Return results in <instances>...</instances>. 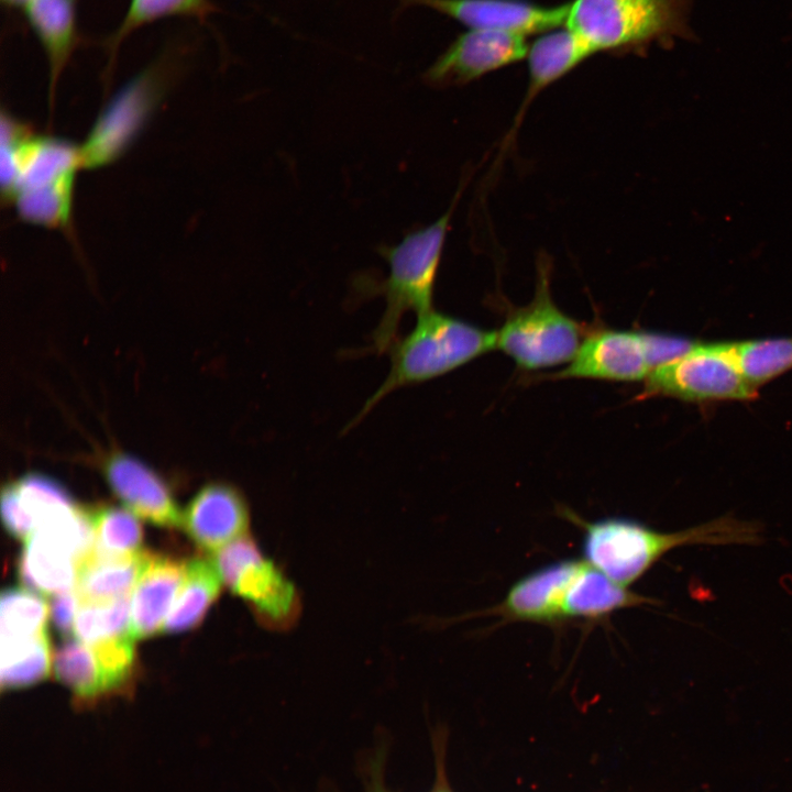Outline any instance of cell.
I'll return each instance as SVG.
<instances>
[{
  "label": "cell",
  "mask_w": 792,
  "mask_h": 792,
  "mask_svg": "<svg viewBox=\"0 0 792 792\" xmlns=\"http://www.w3.org/2000/svg\"><path fill=\"white\" fill-rule=\"evenodd\" d=\"M79 605L80 600L75 590L54 595L50 614L54 627L63 637H68L74 632Z\"/></svg>",
  "instance_id": "34"
},
{
  "label": "cell",
  "mask_w": 792,
  "mask_h": 792,
  "mask_svg": "<svg viewBox=\"0 0 792 792\" xmlns=\"http://www.w3.org/2000/svg\"><path fill=\"white\" fill-rule=\"evenodd\" d=\"M652 371L690 352L696 343L672 334L644 331ZM651 371V372H652Z\"/></svg>",
  "instance_id": "32"
},
{
  "label": "cell",
  "mask_w": 792,
  "mask_h": 792,
  "mask_svg": "<svg viewBox=\"0 0 792 792\" xmlns=\"http://www.w3.org/2000/svg\"><path fill=\"white\" fill-rule=\"evenodd\" d=\"M653 603L654 600L615 583L584 560L568 590L563 614L564 620L597 622L620 609Z\"/></svg>",
  "instance_id": "16"
},
{
  "label": "cell",
  "mask_w": 792,
  "mask_h": 792,
  "mask_svg": "<svg viewBox=\"0 0 792 792\" xmlns=\"http://www.w3.org/2000/svg\"><path fill=\"white\" fill-rule=\"evenodd\" d=\"M651 371L644 331L601 327L586 332L573 359L553 378L639 382Z\"/></svg>",
  "instance_id": "10"
},
{
  "label": "cell",
  "mask_w": 792,
  "mask_h": 792,
  "mask_svg": "<svg viewBox=\"0 0 792 792\" xmlns=\"http://www.w3.org/2000/svg\"><path fill=\"white\" fill-rule=\"evenodd\" d=\"M729 345L739 371L754 387L792 367V339H760Z\"/></svg>",
  "instance_id": "28"
},
{
  "label": "cell",
  "mask_w": 792,
  "mask_h": 792,
  "mask_svg": "<svg viewBox=\"0 0 792 792\" xmlns=\"http://www.w3.org/2000/svg\"><path fill=\"white\" fill-rule=\"evenodd\" d=\"M148 552L119 559L92 553L78 564L75 591L80 603H101L130 595L143 571Z\"/></svg>",
  "instance_id": "20"
},
{
  "label": "cell",
  "mask_w": 792,
  "mask_h": 792,
  "mask_svg": "<svg viewBox=\"0 0 792 792\" xmlns=\"http://www.w3.org/2000/svg\"><path fill=\"white\" fill-rule=\"evenodd\" d=\"M430 792H451L448 784L443 780V773L438 774V782Z\"/></svg>",
  "instance_id": "35"
},
{
  "label": "cell",
  "mask_w": 792,
  "mask_h": 792,
  "mask_svg": "<svg viewBox=\"0 0 792 792\" xmlns=\"http://www.w3.org/2000/svg\"><path fill=\"white\" fill-rule=\"evenodd\" d=\"M528 48L526 36L518 33L468 30L438 56L425 72L424 80L440 88L465 85L522 61Z\"/></svg>",
  "instance_id": "9"
},
{
  "label": "cell",
  "mask_w": 792,
  "mask_h": 792,
  "mask_svg": "<svg viewBox=\"0 0 792 792\" xmlns=\"http://www.w3.org/2000/svg\"><path fill=\"white\" fill-rule=\"evenodd\" d=\"M166 81V73L153 67L112 98L80 146L81 167L108 165L129 148L163 97Z\"/></svg>",
  "instance_id": "8"
},
{
  "label": "cell",
  "mask_w": 792,
  "mask_h": 792,
  "mask_svg": "<svg viewBox=\"0 0 792 792\" xmlns=\"http://www.w3.org/2000/svg\"><path fill=\"white\" fill-rule=\"evenodd\" d=\"M74 177L18 191L13 196L20 217L31 223L66 227L70 219Z\"/></svg>",
  "instance_id": "29"
},
{
  "label": "cell",
  "mask_w": 792,
  "mask_h": 792,
  "mask_svg": "<svg viewBox=\"0 0 792 792\" xmlns=\"http://www.w3.org/2000/svg\"><path fill=\"white\" fill-rule=\"evenodd\" d=\"M424 6L460 22L469 30H493L521 35L544 33L565 25L569 2L546 7L527 0H399Z\"/></svg>",
  "instance_id": "11"
},
{
  "label": "cell",
  "mask_w": 792,
  "mask_h": 792,
  "mask_svg": "<svg viewBox=\"0 0 792 792\" xmlns=\"http://www.w3.org/2000/svg\"><path fill=\"white\" fill-rule=\"evenodd\" d=\"M222 584L212 560L195 559L186 572L163 630L180 632L195 627L217 598Z\"/></svg>",
  "instance_id": "22"
},
{
  "label": "cell",
  "mask_w": 792,
  "mask_h": 792,
  "mask_svg": "<svg viewBox=\"0 0 792 792\" xmlns=\"http://www.w3.org/2000/svg\"><path fill=\"white\" fill-rule=\"evenodd\" d=\"M369 792H388L378 780L374 781Z\"/></svg>",
  "instance_id": "37"
},
{
  "label": "cell",
  "mask_w": 792,
  "mask_h": 792,
  "mask_svg": "<svg viewBox=\"0 0 792 792\" xmlns=\"http://www.w3.org/2000/svg\"><path fill=\"white\" fill-rule=\"evenodd\" d=\"M79 167L80 147L65 140L33 135L21 146L11 199L18 191L75 177Z\"/></svg>",
  "instance_id": "18"
},
{
  "label": "cell",
  "mask_w": 792,
  "mask_h": 792,
  "mask_svg": "<svg viewBox=\"0 0 792 792\" xmlns=\"http://www.w3.org/2000/svg\"><path fill=\"white\" fill-rule=\"evenodd\" d=\"M685 0H572L565 26L596 54L642 52L684 33Z\"/></svg>",
  "instance_id": "4"
},
{
  "label": "cell",
  "mask_w": 792,
  "mask_h": 792,
  "mask_svg": "<svg viewBox=\"0 0 792 792\" xmlns=\"http://www.w3.org/2000/svg\"><path fill=\"white\" fill-rule=\"evenodd\" d=\"M56 679L67 686L79 703L95 702L113 693V686L94 649L79 640H67L53 657Z\"/></svg>",
  "instance_id": "23"
},
{
  "label": "cell",
  "mask_w": 792,
  "mask_h": 792,
  "mask_svg": "<svg viewBox=\"0 0 792 792\" xmlns=\"http://www.w3.org/2000/svg\"><path fill=\"white\" fill-rule=\"evenodd\" d=\"M583 563V559L561 560L524 575L491 613L513 622L550 625L564 622L565 596Z\"/></svg>",
  "instance_id": "12"
},
{
  "label": "cell",
  "mask_w": 792,
  "mask_h": 792,
  "mask_svg": "<svg viewBox=\"0 0 792 792\" xmlns=\"http://www.w3.org/2000/svg\"><path fill=\"white\" fill-rule=\"evenodd\" d=\"M11 484L21 507L36 528L52 516L76 506L68 492L48 476L28 474Z\"/></svg>",
  "instance_id": "30"
},
{
  "label": "cell",
  "mask_w": 792,
  "mask_h": 792,
  "mask_svg": "<svg viewBox=\"0 0 792 792\" xmlns=\"http://www.w3.org/2000/svg\"><path fill=\"white\" fill-rule=\"evenodd\" d=\"M222 583L252 607L257 619L272 629L293 625L300 609L294 584L245 535L213 554Z\"/></svg>",
  "instance_id": "6"
},
{
  "label": "cell",
  "mask_w": 792,
  "mask_h": 792,
  "mask_svg": "<svg viewBox=\"0 0 792 792\" xmlns=\"http://www.w3.org/2000/svg\"><path fill=\"white\" fill-rule=\"evenodd\" d=\"M1 514L3 525L12 537L28 540L35 532V524L21 507L11 483L2 488Z\"/></svg>",
  "instance_id": "33"
},
{
  "label": "cell",
  "mask_w": 792,
  "mask_h": 792,
  "mask_svg": "<svg viewBox=\"0 0 792 792\" xmlns=\"http://www.w3.org/2000/svg\"><path fill=\"white\" fill-rule=\"evenodd\" d=\"M211 9L208 0H131L128 13L114 40L117 44L134 29L157 19L175 15H205Z\"/></svg>",
  "instance_id": "31"
},
{
  "label": "cell",
  "mask_w": 792,
  "mask_h": 792,
  "mask_svg": "<svg viewBox=\"0 0 792 792\" xmlns=\"http://www.w3.org/2000/svg\"><path fill=\"white\" fill-rule=\"evenodd\" d=\"M594 52L573 31L554 29L541 33L528 48V89L525 108L541 90L559 80Z\"/></svg>",
  "instance_id": "17"
},
{
  "label": "cell",
  "mask_w": 792,
  "mask_h": 792,
  "mask_svg": "<svg viewBox=\"0 0 792 792\" xmlns=\"http://www.w3.org/2000/svg\"><path fill=\"white\" fill-rule=\"evenodd\" d=\"M550 273V263L543 257L538 262L532 300L524 307L512 309L496 330V350H501L526 371L565 366L587 332L553 301Z\"/></svg>",
  "instance_id": "5"
},
{
  "label": "cell",
  "mask_w": 792,
  "mask_h": 792,
  "mask_svg": "<svg viewBox=\"0 0 792 792\" xmlns=\"http://www.w3.org/2000/svg\"><path fill=\"white\" fill-rule=\"evenodd\" d=\"M124 595L117 600L101 603H80L74 635L87 646H95L108 640L132 636L131 598Z\"/></svg>",
  "instance_id": "27"
},
{
  "label": "cell",
  "mask_w": 792,
  "mask_h": 792,
  "mask_svg": "<svg viewBox=\"0 0 792 792\" xmlns=\"http://www.w3.org/2000/svg\"><path fill=\"white\" fill-rule=\"evenodd\" d=\"M457 199L458 196L433 223L411 231L396 245L380 248L389 265L387 278L378 283L361 276L358 279L372 285L358 287L359 293L366 296L380 294L386 301L385 311L371 334L366 352H387L399 337V324L406 312L415 311L419 315L433 308L435 284Z\"/></svg>",
  "instance_id": "3"
},
{
  "label": "cell",
  "mask_w": 792,
  "mask_h": 792,
  "mask_svg": "<svg viewBox=\"0 0 792 792\" xmlns=\"http://www.w3.org/2000/svg\"><path fill=\"white\" fill-rule=\"evenodd\" d=\"M684 400H749L756 387L739 371L729 343L696 344L690 352L654 369L641 396Z\"/></svg>",
  "instance_id": "7"
},
{
  "label": "cell",
  "mask_w": 792,
  "mask_h": 792,
  "mask_svg": "<svg viewBox=\"0 0 792 792\" xmlns=\"http://www.w3.org/2000/svg\"><path fill=\"white\" fill-rule=\"evenodd\" d=\"M50 62L51 98L76 40L74 0H35L24 8Z\"/></svg>",
  "instance_id": "21"
},
{
  "label": "cell",
  "mask_w": 792,
  "mask_h": 792,
  "mask_svg": "<svg viewBox=\"0 0 792 792\" xmlns=\"http://www.w3.org/2000/svg\"><path fill=\"white\" fill-rule=\"evenodd\" d=\"M95 530L92 554L102 559L128 558L142 550V527L133 513L116 507L90 510Z\"/></svg>",
  "instance_id": "25"
},
{
  "label": "cell",
  "mask_w": 792,
  "mask_h": 792,
  "mask_svg": "<svg viewBox=\"0 0 792 792\" xmlns=\"http://www.w3.org/2000/svg\"><path fill=\"white\" fill-rule=\"evenodd\" d=\"M47 632L32 640L1 644V688L31 686L45 679L52 666Z\"/></svg>",
  "instance_id": "26"
},
{
  "label": "cell",
  "mask_w": 792,
  "mask_h": 792,
  "mask_svg": "<svg viewBox=\"0 0 792 792\" xmlns=\"http://www.w3.org/2000/svg\"><path fill=\"white\" fill-rule=\"evenodd\" d=\"M107 482L134 515L161 527H178L182 515L166 484L145 464L123 453L105 464Z\"/></svg>",
  "instance_id": "14"
},
{
  "label": "cell",
  "mask_w": 792,
  "mask_h": 792,
  "mask_svg": "<svg viewBox=\"0 0 792 792\" xmlns=\"http://www.w3.org/2000/svg\"><path fill=\"white\" fill-rule=\"evenodd\" d=\"M3 1H6L8 4H11V6H19V7L25 8L35 0H3Z\"/></svg>",
  "instance_id": "36"
},
{
  "label": "cell",
  "mask_w": 792,
  "mask_h": 792,
  "mask_svg": "<svg viewBox=\"0 0 792 792\" xmlns=\"http://www.w3.org/2000/svg\"><path fill=\"white\" fill-rule=\"evenodd\" d=\"M249 522L244 495L227 483L204 486L182 515L186 534L198 547L213 552L245 536Z\"/></svg>",
  "instance_id": "13"
},
{
  "label": "cell",
  "mask_w": 792,
  "mask_h": 792,
  "mask_svg": "<svg viewBox=\"0 0 792 792\" xmlns=\"http://www.w3.org/2000/svg\"><path fill=\"white\" fill-rule=\"evenodd\" d=\"M78 563L61 547L34 532L19 559L18 574L25 588L46 595L75 590Z\"/></svg>",
  "instance_id": "19"
},
{
  "label": "cell",
  "mask_w": 792,
  "mask_h": 792,
  "mask_svg": "<svg viewBox=\"0 0 792 792\" xmlns=\"http://www.w3.org/2000/svg\"><path fill=\"white\" fill-rule=\"evenodd\" d=\"M50 608L26 588L9 587L0 597L1 644L22 642L46 634Z\"/></svg>",
  "instance_id": "24"
},
{
  "label": "cell",
  "mask_w": 792,
  "mask_h": 792,
  "mask_svg": "<svg viewBox=\"0 0 792 792\" xmlns=\"http://www.w3.org/2000/svg\"><path fill=\"white\" fill-rule=\"evenodd\" d=\"M493 350H496V330L481 328L435 308L417 315L414 329L398 337L389 348V373L350 427L392 392L443 376Z\"/></svg>",
  "instance_id": "2"
},
{
  "label": "cell",
  "mask_w": 792,
  "mask_h": 792,
  "mask_svg": "<svg viewBox=\"0 0 792 792\" xmlns=\"http://www.w3.org/2000/svg\"><path fill=\"white\" fill-rule=\"evenodd\" d=\"M186 572V563L148 554L131 593V634L134 639L153 636L163 629L167 610L174 604Z\"/></svg>",
  "instance_id": "15"
},
{
  "label": "cell",
  "mask_w": 792,
  "mask_h": 792,
  "mask_svg": "<svg viewBox=\"0 0 792 792\" xmlns=\"http://www.w3.org/2000/svg\"><path fill=\"white\" fill-rule=\"evenodd\" d=\"M569 518L583 529V559L626 587L675 548L691 544L755 546L763 539L758 522L732 516L674 532L658 531L625 517H607L588 522L570 513Z\"/></svg>",
  "instance_id": "1"
}]
</instances>
